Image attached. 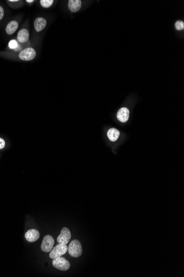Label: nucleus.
I'll list each match as a JSON object with an SVG mask.
<instances>
[{
  "instance_id": "nucleus-14",
  "label": "nucleus",
  "mask_w": 184,
  "mask_h": 277,
  "mask_svg": "<svg viewBox=\"0 0 184 277\" xmlns=\"http://www.w3.org/2000/svg\"><path fill=\"white\" fill-rule=\"evenodd\" d=\"M54 3L53 0H40V3L41 6L44 8L50 7Z\"/></svg>"
},
{
  "instance_id": "nucleus-16",
  "label": "nucleus",
  "mask_w": 184,
  "mask_h": 277,
  "mask_svg": "<svg viewBox=\"0 0 184 277\" xmlns=\"http://www.w3.org/2000/svg\"><path fill=\"white\" fill-rule=\"evenodd\" d=\"M18 43L16 40H11L8 43V46L11 49H16L18 48Z\"/></svg>"
},
{
  "instance_id": "nucleus-6",
  "label": "nucleus",
  "mask_w": 184,
  "mask_h": 277,
  "mask_svg": "<svg viewBox=\"0 0 184 277\" xmlns=\"http://www.w3.org/2000/svg\"><path fill=\"white\" fill-rule=\"evenodd\" d=\"M54 245V240L53 237L50 235H46L43 238L41 248L44 252H49L52 249Z\"/></svg>"
},
{
  "instance_id": "nucleus-9",
  "label": "nucleus",
  "mask_w": 184,
  "mask_h": 277,
  "mask_svg": "<svg viewBox=\"0 0 184 277\" xmlns=\"http://www.w3.org/2000/svg\"><path fill=\"white\" fill-rule=\"evenodd\" d=\"M130 111L126 107L121 108L117 114V118L121 122H126L128 121Z\"/></svg>"
},
{
  "instance_id": "nucleus-13",
  "label": "nucleus",
  "mask_w": 184,
  "mask_h": 277,
  "mask_svg": "<svg viewBox=\"0 0 184 277\" xmlns=\"http://www.w3.org/2000/svg\"><path fill=\"white\" fill-rule=\"evenodd\" d=\"M107 135L109 139L112 142L116 141L120 136V132L116 128H112L108 131Z\"/></svg>"
},
{
  "instance_id": "nucleus-4",
  "label": "nucleus",
  "mask_w": 184,
  "mask_h": 277,
  "mask_svg": "<svg viewBox=\"0 0 184 277\" xmlns=\"http://www.w3.org/2000/svg\"><path fill=\"white\" fill-rule=\"evenodd\" d=\"M36 56V51L32 47L27 48L22 50L19 54V58L24 61L32 60Z\"/></svg>"
},
{
  "instance_id": "nucleus-19",
  "label": "nucleus",
  "mask_w": 184,
  "mask_h": 277,
  "mask_svg": "<svg viewBox=\"0 0 184 277\" xmlns=\"http://www.w3.org/2000/svg\"><path fill=\"white\" fill-rule=\"evenodd\" d=\"M26 2H27L28 3H32L33 2H34V1L33 0H27Z\"/></svg>"
},
{
  "instance_id": "nucleus-17",
  "label": "nucleus",
  "mask_w": 184,
  "mask_h": 277,
  "mask_svg": "<svg viewBox=\"0 0 184 277\" xmlns=\"http://www.w3.org/2000/svg\"><path fill=\"white\" fill-rule=\"evenodd\" d=\"M5 147V142L3 139L0 138V149H3Z\"/></svg>"
},
{
  "instance_id": "nucleus-12",
  "label": "nucleus",
  "mask_w": 184,
  "mask_h": 277,
  "mask_svg": "<svg viewBox=\"0 0 184 277\" xmlns=\"http://www.w3.org/2000/svg\"><path fill=\"white\" fill-rule=\"evenodd\" d=\"M18 23L16 21H12L9 22L6 28V32L9 34H12L15 32L18 28Z\"/></svg>"
},
{
  "instance_id": "nucleus-10",
  "label": "nucleus",
  "mask_w": 184,
  "mask_h": 277,
  "mask_svg": "<svg viewBox=\"0 0 184 277\" xmlns=\"http://www.w3.org/2000/svg\"><path fill=\"white\" fill-rule=\"evenodd\" d=\"M29 38V33L27 29H21L17 34V39L20 43H25L28 41Z\"/></svg>"
},
{
  "instance_id": "nucleus-1",
  "label": "nucleus",
  "mask_w": 184,
  "mask_h": 277,
  "mask_svg": "<svg viewBox=\"0 0 184 277\" xmlns=\"http://www.w3.org/2000/svg\"><path fill=\"white\" fill-rule=\"evenodd\" d=\"M69 254L73 257L77 258L82 254V247L80 242L77 240L72 241L68 247Z\"/></svg>"
},
{
  "instance_id": "nucleus-7",
  "label": "nucleus",
  "mask_w": 184,
  "mask_h": 277,
  "mask_svg": "<svg viewBox=\"0 0 184 277\" xmlns=\"http://www.w3.org/2000/svg\"><path fill=\"white\" fill-rule=\"evenodd\" d=\"M40 237L39 231L36 229H30L25 234V238L29 242H34L37 241Z\"/></svg>"
},
{
  "instance_id": "nucleus-2",
  "label": "nucleus",
  "mask_w": 184,
  "mask_h": 277,
  "mask_svg": "<svg viewBox=\"0 0 184 277\" xmlns=\"http://www.w3.org/2000/svg\"><path fill=\"white\" fill-rule=\"evenodd\" d=\"M68 251V247L66 245L58 244L55 247H53L50 251L49 256L51 259H54L57 257L63 256Z\"/></svg>"
},
{
  "instance_id": "nucleus-18",
  "label": "nucleus",
  "mask_w": 184,
  "mask_h": 277,
  "mask_svg": "<svg viewBox=\"0 0 184 277\" xmlns=\"http://www.w3.org/2000/svg\"><path fill=\"white\" fill-rule=\"evenodd\" d=\"M4 16V9L2 6H0V20L3 18Z\"/></svg>"
},
{
  "instance_id": "nucleus-5",
  "label": "nucleus",
  "mask_w": 184,
  "mask_h": 277,
  "mask_svg": "<svg viewBox=\"0 0 184 277\" xmlns=\"http://www.w3.org/2000/svg\"><path fill=\"white\" fill-rule=\"evenodd\" d=\"M71 238V234L70 229L64 227L62 229L60 235L57 237V241L58 244L67 245Z\"/></svg>"
},
{
  "instance_id": "nucleus-20",
  "label": "nucleus",
  "mask_w": 184,
  "mask_h": 277,
  "mask_svg": "<svg viewBox=\"0 0 184 277\" xmlns=\"http://www.w3.org/2000/svg\"><path fill=\"white\" fill-rule=\"evenodd\" d=\"M9 2H18V0H9Z\"/></svg>"
},
{
  "instance_id": "nucleus-15",
  "label": "nucleus",
  "mask_w": 184,
  "mask_h": 277,
  "mask_svg": "<svg viewBox=\"0 0 184 277\" xmlns=\"http://www.w3.org/2000/svg\"><path fill=\"white\" fill-rule=\"evenodd\" d=\"M175 28L178 31H181L184 29V23L182 21H177L175 23Z\"/></svg>"
},
{
  "instance_id": "nucleus-8",
  "label": "nucleus",
  "mask_w": 184,
  "mask_h": 277,
  "mask_svg": "<svg viewBox=\"0 0 184 277\" xmlns=\"http://www.w3.org/2000/svg\"><path fill=\"white\" fill-rule=\"evenodd\" d=\"M47 21L43 17H38L35 19L34 22V28L38 32H40L43 31L46 26Z\"/></svg>"
},
{
  "instance_id": "nucleus-3",
  "label": "nucleus",
  "mask_w": 184,
  "mask_h": 277,
  "mask_svg": "<svg viewBox=\"0 0 184 277\" xmlns=\"http://www.w3.org/2000/svg\"><path fill=\"white\" fill-rule=\"evenodd\" d=\"M52 265L56 269L62 271L67 270L70 268V262L62 256L53 259Z\"/></svg>"
},
{
  "instance_id": "nucleus-11",
  "label": "nucleus",
  "mask_w": 184,
  "mask_h": 277,
  "mask_svg": "<svg viewBox=\"0 0 184 277\" xmlns=\"http://www.w3.org/2000/svg\"><path fill=\"white\" fill-rule=\"evenodd\" d=\"M82 6L80 0H70L68 1V8L72 12H76L80 11Z\"/></svg>"
}]
</instances>
